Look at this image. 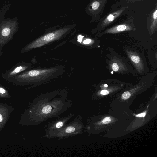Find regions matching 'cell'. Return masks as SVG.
<instances>
[{
    "label": "cell",
    "instance_id": "cell-1",
    "mask_svg": "<svg viewBox=\"0 0 157 157\" xmlns=\"http://www.w3.org/2000/svg\"><path fill=\"white\" fill-rule=\"evenodd\" d=\"M73 105L67 95L63 93H46L39 95L34 101L33 121L38 125L47 120L59 116Z\"/></svg>",
    "mask_w": 157,
    "mask_h": 157
},
{
    "label": "cell",
    "instance_id": "cell-2",
    "mask_svg": "<svg viewBox=\"0 0 157 157\" xmlns=\"http://www.w3.org/2000/svg\"><path fill=\"white\" fill-rule=\"evenodd\" d=\"M57 70L56 68H50L25 71L16 76L10 82L20 84L41 82L50 78Z\"/></svg>",
    "mask_w": 157,
    "mask_h": 157
},
{
    "label": "cell",
    "instance_id": "cell-3",
    "mask_svg": "<svg viewBox=\"0 0 157 157\" xmlns=\"http://www.w3.org/2000/svg\"><path fill=\"white\" fill-rule=\"evenodd\" d=\"M81 119L80 115L76 117L70 122L52 134L49 138L61 139L81 134L83 128Z\"/></svg>",
    "mask_w": 157,
    "mask_h": 157
},
{
    "label": "cell",
    "instance_id": "cell-4",
    "mask_svg": "<svg viewBox=\"0 0 157 157\" xmlns=\"http://www.w3.org/2000/svg\"><path fill=\"white\" fill-rule=\"evenodd\" d=\"M70 29V28H64L47 34L25 47L21 52L23 53L33 48L40 47L50 42L57 40L61 38Z\"/></svg>",
    "mask_w": 157,
    "mask_h": 157
},
{
    "label": "cell",
    "instance_id": "cell-5",
    "mask_svg": "<svg viewBox=\"0 0 157 157\" xmlns=\"http://www.w3.org/2000/svg\"><path fill=\"white\" fill-rule=\"evenodd\" d=\"M74 116V114L70 113L65 117L49 122L45 128V136L46 137L49 138L52 134L63 127Z\"/></svg>",
    "mask_w": 157,
    "mask_h": 157
},
{
    "label": "cell",
    "instance_id": "cell-6",
    "mask_svg": "<svg viewBox=\"0 0 157 157\" xmlns=\"http://www.w3.org/2000/svg\"><path fill=\"white\" fill-rule=\"evenodd\" d=\"M29 68V65L24 63H19L12 68L3 74V78L7 81H10L19 74L26 71Z\"/></svg>",
    "mask_w": 157,
    "mask_h": 157
},
{
    "label": "cell",
    "instance_id": "cell-7",
    "mask_svg": "<svg viewBox=\"0 0 157 157\" xmlns=\"http://www.w3.org/2000/svg\"><path fill=\"white\" fill-rule=\"evenodd\" d=\"M132 29L131 26L128 24H123L110 28L107 30L105 32L106 33H115L122 31L130 30Z\"/></svg>",
    "mask_w": 157,
    "mask_h": 157
},
{
    "label": "cell",
    "instance_id": "cell-8",
    "mask_svg": "<svg viewBox=\"0 0 157 157\" xmlns=\"http://www.w3.org/2000/svg\"><path fill=\"white\" fill-rule=\"evenodd\" d=\"M125 9V7L122 8L108 15L103 21L102 25L103 27L106 26L113 22L122 13Z\"/></svg>",
    "mask_w": 157,
    "mask_h": 157
},
{
    "label": "cell",
    "instance_id": "cell-9",
    "mask_svg": "<svg viewBox=\"0 0 157 157\" xmlns=\"http://www.w3.org/2000/svg\"><path fill=\"white\" fill-rule=\"evenodd\" d=\"M157 7L156 6L150 18V27L151 31H153L154 29L156 28L157 23Z\"/></svg>",
    "mask_w": 157,
    "mask_h": 157
},
{
    "label": "cell",
    "instance_id": "cell-10",
    "mask_svg": "<svg viewBox=\"0 0 157 157\" xmlns=\"http://www.w3.org/2000/svg\"><path fill=\"white\" fill-rule=\"evenodd\" d=\"M128 56L132 61L134 63L139 69H141L143 67L140 57L137 56L132 53H128Z\"/></svg>",
    "mask_w": 157,
    "mask_h": 157
},
{
    "label": "cell",
    "instance_id": "cell-11",
    "mask_svg": "<svg viewBox=\"0 0 157 157\" xmlns=\"http://www.w3.org/2000/svg\"><path fill=\"white\" fill-rule=\"evenodd\" d=\"M11 32L10 29L8 27L4 28L1 33L2 38H7L9 36Z\"/></svg>",
    "mask_w": 157,
    "mask_h": 157
},
{
    "label": "cell",
    "instance_id": "cell-12",
    "mask_svg": "<svg viewBox=\"0 0 157 157\" xmlns=\"http://www.w3.org/2000/svg\"><path fill=\"white\" fill-rule=\"evenodd\" d=\"M100 4L96 0H94L91 3V6L93 10H98L100 7Z\"/></svg>",
    "mask_w": 157,
    "mask_h": 157
},
{
    "label": "cell",
    "instance_id": "cell-13",
    "mask_svg": "<svg viewBox=\"0 0 157 157\" xmlns=\"http://www.w3.org/2000/svg\"><path fill=\"white\" fill-rule=\"evenodd\" d=\"M112 69L114 71H117L119 69V67L118 65L116 63H113L111 65Z\"/></svg>",
    "mask_w": 157,
    "mask_h": 157
},
{
    "label": "cell",
    "instance_id": "cell-14",
    "mask_svg": "<svg viewBox=\"0 0 157 157\" xmlns=\"http://www.w3.org/2000/svg\"><path fill=\"white\" fill-rule=\"evenodd\" d=\"M131 96L130 93L128 91H126L123 93L122 98L124 100H126L129 98Z\"/></svg>",
    "mask_w": 157,
    "mask_h": 157
},
{
    "label": "cell",
    "instance_id": "cell-15",
    "mask_svg": "<svg viewBox=\"0 0 157 157\" xmlns=\"http://www.w3.org/2000/svg\"><path fill=\"white\" fill-rule=\"evenodd\" d=\"M111 119L110 117H107L105 118L103 120L102 122L105 124L109 123L111 121Z\"/></svg>",
    "mask_w": 157,
    "mask_h": 157
},
{
    "label": "cell",
    "instance_id": "cell-16",
    "mask_svg": "<svg viewBox=\"0 0 157 157\" xmlns=\"http://www.w3.org/2000/svg\"><path fill=\"white\" fill-rule=\"evenodd\" d=\"M109 92L106 90H102L100 93L101 94L103 95H106L109 94Z\"/></svg>",
    "mask_w": 157,
    "mask_h": 157
},
{
    "label": "cell",
    "instance_id": "cell-17",
    "mask_svg": "<svg viewBox=\"0 0 157 157\" xmlns=\"http://www.w3.org/2000/svg\"><path fill=\"white\" fill-rule=\"evenodd\" d=\"M6 93V90L3 88L0 87V94H4Z\"/></svg>",
    "mask_w": 157,
    "mask_h": 157
},
{
    "label": "cell",
    "instance_id": "cell-18",
    "mask_svg": "<svg viewBox=\"0 0 157 157\" xmlns=\"http://www.w3.org/2000/svg\"><path fill=\"white\" fill-rule=\"evenodd\" d=\"M91 42V40L90 39H88L85 40L83 42L85 44H87L90 43Z\"/></svg>",
    "mask_w": 157,
    "mask_h": 157
},
{
    "label": "cell",
    "instance_id": "cell-19",
    "mask_svg": "<svg viewBox=\"0 0 157 157\" xmlns=\"http://www.w3.org/2000/svg\"><path fill=\"white\" fill-rule=\"evenodd\" d=\"M146 115V113L144 112L143 113H142L140 114H138L137 115H136V117H144Z\"/></svg>",
    "mask_w": 157,
    "mask_h": 157
},
{
    "label": "cell",
    "instance_id": "cell-20",
    "mask_svg": "<svg viewBox=\"0 0 157 157\" xmlns=\"http://www.w3.org/2000/svg\"><path fill=\"white\" fill-rule=\"evenodd\" d=\"M3 120V117L2 115L0 114V123L2 122Z\"/></svg>",
    "mask_w": 157,
    "mask_h": 157
},
{
    "label": "cell",
    "instance_id": "cell-21",
    "mask_svg": "<svg viewBox=\"0 0 157 157\" xmlns=\"http://www.w3.org/2000/svg\"><path fill=\"white\" fill-rule=\"evenodd\" d=\"M104 86L105 87H107L108 85L107 84H105L104 85Z\"/></svg>",
    "mask_w": 157,
    "mask_h": 157
}]
</instances>
